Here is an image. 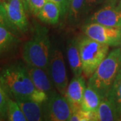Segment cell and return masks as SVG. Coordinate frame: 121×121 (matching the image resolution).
<instances>
[{
	"label": "cell",
	"mask_w": 121,
	"mask_h": 121,
	"mask_svg": "<svg viewBox=\"0 0 121 121\" xmlns=\"http://www.w3.org/2000/svg\"><path fill=\"white\" fill-rule=\"evenodd\" d=\"M27 69L35 87L49 95L55 91L54 85L47 71L44 69L27 65Z\"/></svg>",
	"instance_id": "cell-11"
},
{
	"label": "cell",
	"mask_w": 121,
	"mask_h": 121,
	"mask_svg": "<svg viewBox=\"0 0 121 121\" xmlns=\"http://www.w3.org/2000/svg\"><path fill=\"white\" fill-rule=\"evenodd\" d=\"M7 118L9 121H27L17 102L9 97L7 103Z\"/></svg>",
	"instance_id": "cell-19"
},
{
	"label": "cell",
	"mask_w": 121,
	"mask_h": 121,
	"mask_svg": "<svg viewBox=\"0 0 121 121\" xmlns=\"http://www.w3.org/2000/svg\"><path fill=\"white\" fill-rule=\"evenodd\" d=\"M1 0H0V3H1Z\"/></svg>",
	"instance_id": "cell-30"
},
{
	"label": "cell",
	"mask_w": 121,
	"mask_h": 121,
	"mask_svg": "<svg viewBox=\"0 0 121 121\" xmlns=\"http://www.w3.org/2000/svg\"><path fill=\"white\" fill-rule=\"evenodd\" d=\"M96 121V111L87 112L82 109L73 111L69 121Z\"/></svg>",
	"instance_id": "cell-21"
},
{
	"label": "cell",
	"mask_w": 121,
	"mask_h": 121,
	"mask_svg": "<svg viewBox=\"0 0 121 121\" xmlns=\"http://www.w3.org/2000/svg\"><path fill=\"white\" fill-rule=\"evenodd\" d=\"M56 4L60 9V16H64L66 13H67L69 8V0H48Z\"/></svg>",
	"instance_id": "cell-25"
},
{
	"label": "cell",
	"mask_w": 121,
	"mask_h": 121,
	"mask_svg": "<svg viewBox=\"0 0 121 121\" xmlns=\"http://www.w3.org/2000/svg\"><path fill=\"white\" fill-rule=\"evenodd\" d=\"M109 46L84 36L79 40V49L82 60L83 75L90 78L108 55Z\"/></svg>",
	"instance_id": "cell-4"
},
{
	"label": "cell",
	"mask_w": 121,
	"mask_h": 121,
	"mask_svg": "<svg viewBox=\"0 0 121 121\" xmlns=\"http://www.w3.org/2000/svg\"><path fill=\"white\" fill-rule=\"evenodd\" d=\"M88 22L121 28V10L114 4L109 3L93 13L89 18Z\"/></svg>",
	"instance_id": "cell-9"
},
{
	"label": "cell",
	"mask_w": 121,
	"mask_h": 121,
	"mask_svg": "<svg viewBox=\"0 0 121 121\" xmlns=\"http://www.w3.org/2000/svg\"><path fill=\"white\" fill-rule=\"evenodd\" d=\"M0 118H1V117H0ZM2 119H3V118H2Z\"/></svg>",
	"instance_id": "cell-29"
},
{
	"label": "cell",
	"mask_w": 121,
	"mask_h": 121,
	"mask_svg": "<svg viewBox=\"0 0 121 121\" xmlns=\"http://www.w3.org/2000/svg\"><path fill=\"white\" fill-rule=\"evenodd\" d=\"M15 40V37L8 28L0 26V52L8 48Z\"/></svg>",
	"instance_id": "cell-20"
},
{
	"label": "cell",
	"mask_w": 121,
	"mask_h": 121,
	"mask_svg": "<svg viewBox=\"0 0 121 121\" xmlns=\"http://www.w3.org/2000/svg\"><path fill=\"white\" fill-rule=\"evenodd\" d=\"M16 101L22 109L27 121H44L43 103L28 99H18Z\"/></svg>",
	"instance_id": "cell-12"
},
{
	"label": "cell",
	"mask_w": 121,
	"mask_h": 121,
	"mask_svg": "<svg viewBox=\"0 0 121 121\" xmlns=\"http://www.w3.org/2000/svg\"><path fill=\"white\" fill-rule=\"evenodd\" d=\"M44 121H67L73 112L69 102L64 95L55 90L43 103Z\"/></svg>",
	"instance_id": "cell-6"
},
{
	"label": "cell",
	"mask_w": 121,
	"mask_h": 121,
	"mask_svg": "<svg viewBox=\"0 0 121 121\" xmlns=\"http://www.w3.org/2000/svg\"><path fill=\"white\" fill-rule=\"evenodd\" d=\"M51 53L48 30L38 25L35 27L32 39L23 47L22 58L26 65L40 67L48 72Z\"/></svg>",
	"instance_id": "cell-3"
},
{
	"label": "cell",
	"mask_w": 121,
	"mask_h": 121,
	"mask_svg": "<svg viewBox=\"0 0 121 121\" xmlns=\"http://www.w3.org/2000/svg\"><path fill=\"white\" fill-rule=\"evenodd\" d=\"M0 26H5L8 28H10L8 22V19L6 17L5 9L4 5L1 3H0Z\"/></svg>",
	"instance_id": "cell-26"
},
{
	"label": "cell",
	"mask_w": 121,
	"mask_h": 121,
	"mask_svg": "<svg viewBox=\"0 0 121 121\" xmlns=\"http://www.w3.org/2000/svg\"><path fill=\"white\" fill-rule=\"evenodd\" d=\"M85 78L82 75H74L68 84L65 97L69 102L73 111L81 109L83 97L86 88Z\"/></svg>",
	"instance_id": "cell-10"
},
{
	"label": "cell",
	"mask_w": 121,
	"mask_h": 121,
	"mask_svg": "<svg viewBox=\"0 0 121 121\" xmlns=\"http://www.w3.org/2000/svg\"><path fill=\"white\" fill-rule=\"evenodd\" d=\"M106 1L107 0H85L83 10V16H86L87 14L91 13L99 5L102 4Z\"/></svg>",
	"instance_id": "cell-23"
},
{
	"label": "cell",
	"mask_w": 121,
	"mask_h": 121,
	"mask_svg": "<svg viewBox=\"0 0 121 121\" xmlns=\"http://www.w3.org/2000/svg\"><path fill=\"white\" fill-rule=\"evenodd\" d=\"M106 97L110 98L115 104L121 121V67Z\"/></svg>",
	"instance_id": "cell-18"
},
{
	"label": "cell",
	"mask_w": 121,
	"mask_h": 121,
	"mask_svg": "<svg viewBox=\"0 0 121 121\" xmlns=\"http://www.w3.org/2000/svg\"><path fill=\"white\" fill-rule=\"evenodd\" d=\"M2 120H3L2 118H0V121H2Z\"/></svg>",
	"instance_id": "cell-28"
},
{
	"label": "cell",
	"mask_w": 121,
	"mask_h": 121,
	"mask_svg": "<svg viewBox=\"0 0 121 121\" xmlns=\"http://www.w3.org/2000/svg\"><path fill=\"white\" fill-rule=\"evenodd\" d=\"M121 67V47L113 49L89 78L87 86L94 89L101 96L106 98Z\"/></svg>",
	"instance_id": "cell-2"
},
{
	"label": "cell",
	"mask_w": 121,
	"mask_h": 121,
	"mask_svg": "<svg viewBox=\"0 0 121 121\" xmlns=\"http://www.w3.org/2000/svg\"><path fill=\"white\" fill-rule=\"evenodd\" d=\"M85 0H70L67 12L69 24L76 25L83 16V10Z\"/></svg>",
	"instance_id": "cell-17"
},
{
	"label": "cell",
	"mask_w": 121,
	"mask_h": 121,
	"mask_svg": "<svg viewBox=\"0 0 121 121\" xmlns=\"http://www.w3.org/2000/svg\"><path fill=\"white\" fill-rule=\"evenodd\" d=\"M36 16L40 20L48 24H56L60 17V8L56 4L47 1Z\"/></svg>",
	"instance_id": "cell-15"
},
{
	"label": "cell",
	"mask_w": 121,
	"mask_h": 121,
	"mask_svg": "<svg viewBox=\"0 0 121 121\" xmlns=\"http://www.w3.org/2000/svg\"><path fill=\"white\" fill-rule=\"evenodd\" d=\"M8 96L0 84V117L7 118V103Z\"/></svg>",
	"instance_id": "cell-22"
},
{
	"label": "cell",
	"mask_w": 121,
	"mask_h": 121,
	"mask_svg": "<svg viewBox=\"0 0 121 121\" xmlns=\"http://www.w3.org/2000/svg\"><path fill=\"white\" fill-rule=\"evenodd\" d=\"M47 1L48 0H27L28 8L35 15L37 16L40 10Z\"/></svg>",
	"instance_id": "cell-24"
},
{
	"label": "cell",
	"mask_w": 121,
	"mask_h": 121,
	"mask_svg": "<svg viewBox=\"0 0 121 121\" xmlns=\"http://www.w3.org/2000/svg\"><path fill=\"white\" fill-rule=\"evenodd\" d=\"M67 56L69 66L74 75H82V65L78 39H73L69 43L67 47Z\"/></svg>",
	"instance_id": "cell-14"
},
{
	"label": "cell",
	"mask_w": 121,
	"mask_h": 121,
	"mask_svg": "<svg viewBox=\"0 0 121 121\" xmlns=\"http://www.w3.org/2000/svg\"><path fill=\"white\" fill-rule=\"evenodd\" d=\"M118 8L121 10V0H120L119 3H118Z\"/></svg>",
	"instance_id": "cell-27"
},
{
	"label": "cell",
	"mask_w": 121,
	"mask_h": 121,
	"mask_svg": "<svg viewBox=\"0 0 121 121\" xmlns=\"http://www.w3.org/2000/svg\"><path fill=\"white\" fill-rule=\"evenodd\" d=\"M26 1H27V0H26Z\"/></svg>",
	"instance_id": "cell-32"
},
{
	"label": "cell",
	"mask_w": 121,
	"mask_h": 121,
	"mask_svg": "<svg viewBox=\"0 0 121 121\" xmlns=\"http://www.w3.org/2000/svg\"><path fill=\"white\" fill-rule=\"evenodd\" d=\"M48 73L57 91L65 96L69 81L64 57L59 49L53 48L51 51Z\"/></svg>",
	"instance_id": "cell-8"
},
{
	"label": "cell",
	"mask_w": 121,
	"mask_h": 121,
	"mask_svg": "<svg viewBox=\"0 0 121 121\" xmlns=\"http://www.w3.org/2000/svg\"><path fill=\"white\" fill-rule=\"evenodd\" d=\"M120 121L116 105L108 97L102 98L96 110V121Z\"/></svg>",
	"instance_id": "cell-13"
},
{
	"label": "cell",
	"mask_w": 121,
	"mask_h": 121,
	"mask_svg": "<svg viewBox=\"0 0 121 121\" xmlns=\"http://www.w3.org/2000/svg\"><path fill=\"white\" fill-rule=\"evenodd\" d=\"M0 84L8 97L13 99H32L44 103L48 95L37 90L30 78L27 66L22 63L6 65L0 70Z\"/></svg>",
	"instance_id": "cell-1"
},
{
	"label": "cell",
	"mask_w": 121,
	"mask_h": 121,
	"mask_svg": "<svg viewBox=\"0 0 121 121\" xmlns=\"http://www.w3.org/2000/svg\"><path fill=\"white\" fill-rule=\"evenodd\" d=\"M102 98L99 94L94 89L87 86L83 94L81 109L87 112H95Z\"/></svg>",
	"instance_id": "cell-16"
},
{
	"label": "cell",
	"mask_w": 121,
	"mask_h": 121,
	"mask_svg": "<svg viewBox=\"0 0 121 121\" xmlns=\"http://www.w3.org/2000/svg\"><path fill=\"white\" fill-rule=\"evenodd\" d=\"M69 1H70V0H69Z\"/></svg>",
	"instance_id": "cell-31"
},
{
	"label": "cell",
	"mask_w": 121,
	"mask_h": 121,
	"mask_svg": "<svg viewBox=\"0 0 121 121\" xmlns=\"http://www.w3.org/2000/svg\"><path fill=\"white\" fill-rule=\"evenodd\" d=\"M83 32L87 37L109 47L121 46V28H119L88 22L83 27Z\"/></svg>",
	"instance_id": "cell-7"
},
{
	"label": "cell",
	"mask_w": 121,
	"mask_h": 121,
	"mask_svg": "<svg viewBox=\"0 0 121 121\" xmlns=\"http://www.w3.org/2000/svg\"><path fill=\"white\" fill-rule=\"evenodd\" d=\"M4 5L9 28L20 32L26 33L29 28L26 10L28 8L26 0H1Z\"/></svg>",
	"instance_id": "cell-5"
}]
</instances>
